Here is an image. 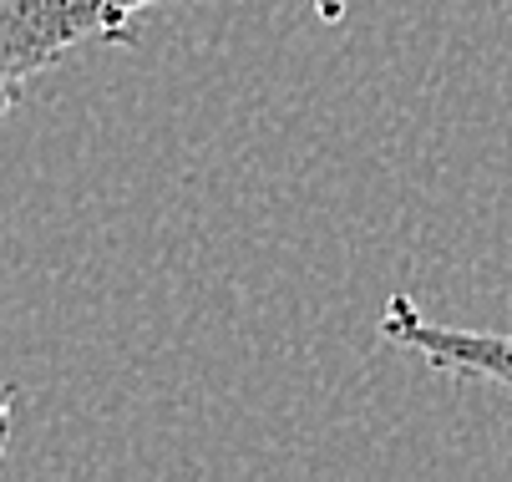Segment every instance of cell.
Here are the masks:
<instances>
[{"mask_svg": "<svg viewBox=\"0 0 512 482\" xmlns=\"http://www.w3.org/2000/svg\"><path fill=\"white\" fill-rule=\"evenodd\" d=\"M173 0H0V117L51 66L92 46H127L132 26Z\"/></svg>", "mask_w": 512, "mask_h": 482, "instance_id": "cell-1", "label": "cell"}, {"mask_svg": "<svg viewBox=\"0 0 512 482\" xmlns=\"http://www.w3.org/2000/svg\"><path fill=\"white\" fill-rule=\"evenodd\" d=\"M381 340L396 351H411L442 376L462 381H487L512 391V330H472V325H447L431 320L411 295H391L381 305Z\"/></svg>", "mask_w": 512, "mask_h": 482, "instance_id": "cell-2", "label": "cell"}, {"mask_svg": "<svg viewBox=\"0 0 512 482\" xmlns=\"http://www.w3.org/2000/svg\"><path fill=\"white\" fill-rule=\"evenodd\" d=\"M11 427H16V391L0 386V457L11 447Z\"/></svg>", "mask_w": 512, "mask_h": 482, "instance_id": "cell-3", "label": "cell"}, {"mask_svg": "<svg viewBox=\"0 0 512 482\" xmlns=\"http://www.w3.org/2000/svg\"><path fill=\"white\" fill-rule=\"evenodd\" d=\"M305 6H310L315 21H325V26H340V21H345V0H305Z\"/></svg>", "mask_w": 512, "mask_h": 482, "instance_id": "cell-4", "label": "cell"}]
</instances>
